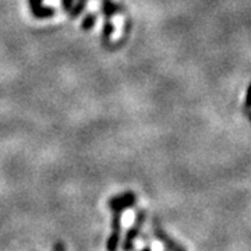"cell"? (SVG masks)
<instances>
[{"label": "cell", "instance_id": "obj_1", "mask_svg": "<svg viewBox=\"0 0 251 251\" xmlns=\"http://www.w3.org/2000/svg\"><path fill=\"white\" fill-rule=\"evenodd\" d=\"M135 204H137V196L133 191H125L122 194L109 198L108 206L112 214V232L106 243L108 251H117V247L120 244V234H122V215L125 214L126 209L134 206Z\"/></svg>", "mask_w": 251, "mask_h": 251}, {"label": "cell", "instance_id": "obj_2", "mask_svg": "<svg viewBox=\"0 0 251 251\" xmlns=\"http://www.w3.org/2000/svg\"><path fill=\"white\" fill-rule=\"evenodd\" d=\"M100 11L105 17L103 21V28H102V38L100 42L103 48L108 49L110 45V39H112V34L115 31L112 18L117 16V14H123L125 13V7L122 4L116 3L115 0H100Z\"/></svg>", "mask_w": 251, "mask_h": 251}, {"label": "cell", "instance_id": "obj_3", "mask_svg": "<svg viewBox=\"0 0 251 251\" xmlns=\"http://www.w3.org/2000/svg\"><path fill=\"white\" fill-rule=\"evenodd\" d=\"M145 219H147V212L144 209H140L137 212V215H135L133 226L127 230L125 242H123V250L131 251L134 249V243L137 240V237L141 234V230H143L144 225H145Z\"/></svg>", "mask_w": 251, "mask_h": 251}, {"label": "cell", "instance_id": "obj_4", "mask_svg": "<svg viewBox=\"0 0 251 251\" xmlns=\"http://www.w3.org/2000/svg\"><path fill=\"white\" fill-rule=\"evenodd\" d=\"M152 234L156 237V240H159L163 244V247L168 251H187L180 243L176 242L175 239H172L171 236L163 230V227L156 219L152 221Z\"/></svg>", "mask_w": 251, "mask_h": 251}, {"label": "cell", "instance_id": "obj_5", "mask_svg": "<svg viewBox=\"0 0 251 251\" xmlns=\"http://www.w3.org/2000/svg\"><path fill=\"white\" fill-rule=\"evenodd\" d=\"M29 11L35 18H49L53 17L56 14V10L53 7L44 6V0H28Z\"/></svg>", "mask_w": 251, "mask_h": 251}, {"label": "cell", "instance_id": "obj_6", "mask_svg": "<svg viewBox=\"0 0 251 251\" xmlns=\"http://www.w3.org/2000/svg\"><path fill=\"white\" fill-rule=\"evenodd\" d=\"M85 6H87V0H77L75 6L69 10V11H70V17L72 18L78 17L81 13H82V10L85 9Z\"/></svg>", "mask_w": 251, "mask_h": 251}, {"label": "cell", "instance_id": "obj_7", "mask_svg": "<svg viewBox=\"0 0 251 251\" xmlns=\"http://www.w3.org/2000/svg\"><path fill=\"white\" fill-rule=\"evenodd\" d=\"M95 21H97V16H95V14H88L87 17L84 18L81 28H82L84 31H88V29H91V28L95 25Z\"/></svg>", "mask_w": 251, "mask_h": 251}, {"label": "cell", "instance_id": "obj_8", "mask_svg": "<svg viewBox=\"0 0 251 251\" xmlns=\"http://www.w3.org/2000/svg\"><path fill=\"white\" fill-rule=\"evenodd\" d=\"M243 112L247 115L251 112V82L247 88V92H246V98H244V103H243Z\"/></svg>", "mask_w": 251, "mask_h": 251}, {"label": "cell", "instance_id": "obj_9", "mask_svg": "<svg viewBox=\"0 0 251 251\" xmlns=\"http://www.w3.org/2000/svg\"><path fill=\"white\" fill-rule=\"evenodd\" d=\"M62 6L66 11H69L73 7V0H62Z\"/></svg>", "mask_w": 251, "mask_h": 251}, {"label": "cell", "instance_id": "obj_10", "mask_svg": "<svg viewBox=\"0 0 251 251\" xmlns=\"http://www.w3.org/2000/svg\"><path fill=\"white\" fill-rule=\"evenodd\" d=\"M53 251H67L62 242H57L53 244Z\"/></svg>", "mask_w": 251, "mask_h": 251}, {"label": "cell", "instance_id": "obj_11", "mask_svg": "<svg viewBox=\"0 0 251 251\" xmlns=\"http://www.w3.org/2000/svg\"><path fill=\"white\" fill-rule=\"evenodd\" d=\"M141 251H151V249H150V247H145V249H143Z\"/></svg>", "mask_w": 251, "mask_h": 251}, {"label": "cell", "instance_id": "obj_12", "mask_svg": "<svg viewBox=\"0 0 251 251\" xmlns=\"http://www.w3.org/2000/svg\"><path fill=\"white\" fill-rule=\"evenodd\" d=\"M249 117H250V122H251V112H250V113H249Z\"/></svg>", "mask_w": 251, "mask_h": 251}]
</instances>
